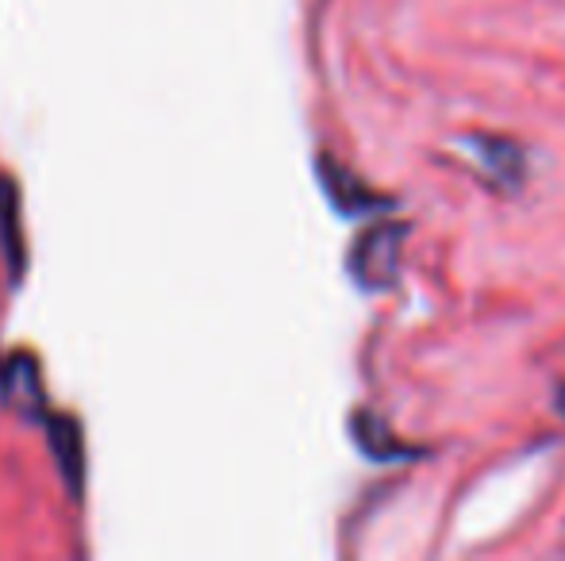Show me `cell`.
<instances>
[{
  "instance_id": "cell-1",
  "label": "cell",
  "mask_w": 565,
  "mask_h": 561,
  "mask_svg": "<svg viewBox=\"0 0 565 561\" xmlns=\"http://www.w3.org/2000/svg\"><path fill=\"white\" fill-rule=\"evenodd\" d=\"M401 239L404 227H373L350 250V273L362 281V289H388L396 278V266H401Z\"/></svg>"
},
{
  "instance_id": "cell-2",
  "label": "cell",
  "mask_w": 565,
  "mask_h": 561,
  "mask_svg": "<svg viewBox=\"0 0 565 561\" xmlns=\"http://www.w3.org/2000/svg\"><path fill=\"white\" fill-rule=\"evenodd\" d=\"M43 427L51 434V454L58 462L62 477H66L70 493L82 496L85 485V439H82V427H77L74 416H62V412H46Z\"/></svg>"
},
{
  "instance_id": "cell-3",
  "label": "cell",
  "mask_w": 565,
  "mask_h": 561,
  "mask_svg": "<svg viewBox=\"0 0 565 561\" xmlns=\"http://www.w3.org/2000/svg\"><path fill=\"white\" fill-rule=\"evenodd\" d=\"M0 389L8 404H15L20 412H31L39 420L51 412L43 400V385H39V362L31 354H12L8 362H0Z\"/></svg>"
},
{
  "instance_id": "cell-4",
  "label": "cell",
  "mask_w": 565,
  "mask_h": 561,
  "mask_svg": "<svg viewBox=\"0 0 565 561\" xmlns=\"http://www.w3.org/2000/svg\"><path fill=\"white\" fill-rule=\"evenodd\" d=\"M320 181H323V188H328V196L335 201V208L342 212V216H362V212L388 208V201H381L373 188H365L354 173L342 170V165H335L331 158H320Z\"/></svg>"
},
{
  "instance_id": "cell-5",
  "label": "cell",
  "mask_w": 565,
  "mask_h": 561,
  "mask_svg": "<svg viewBox=\"0 0 565 561\" xmlns=\"http://www.w3.org/2000/svg\"><path fill=\"white\" fill-rule=\"evenodd\" d=\"M0 247H4L12 281H20V273L28 270V255L20 239V193L12 177H0Z\"/></svg>"
},
{
  "instance_id": "cell-6",
  "label": "cell",
  "mask_w": 565,
  "mask_h": 561,
  "mask_svg": "<svg viewBox=\"0 0 565 561\" xmlns=\"http://www.w3.org/2000/svg\"><path fill=\"white\" fill-rule=\"evenodd\" d=\"M350 427H354V439H358V446L365 450L370 457H377V462H393V457H412V450L408 446H388V427L377 420V416H365V412H358L354 420H350Z\"/></svg>"
},
{
  "instance_id": "cell-7",
  "label": "cell",
  "mask_w": 565,
  "mask_h": 561,
  "mask_svg": "<svg viewBox=\"0 0 565 561\" xmlns=\"http://www.w3.org/2000/svg\"><path fill=\"white\" fill-rule=\"evenodd\" d=\"M554 397H558V412L565 416V385H558V392H554Z\"/></svg>"
}]
</instances>
